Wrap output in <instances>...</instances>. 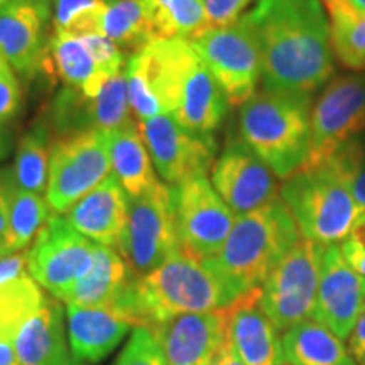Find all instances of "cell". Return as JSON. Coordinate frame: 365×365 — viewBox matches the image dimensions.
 I'll return each mask as SVG.
<instances>
[{
    "label": "cell",
    "mask_w": 365,
    "mask_h": 365,
    "mask_svg": "<svg viewBox=\"0 0 365 365\" xmlns=\"http://www.w3.org/2000/svg\"><path fill=\"white\" fill-rule=\"evenodd\" d=\"M262 49V86L313 97L331 80L335 54L322 0H259L244 14Z\"/></svg>",
    "instance_id": "obj_1"
},
{
    "label": "cell",
    "mask_w": 365,
    "mask_h": 365,
    "mask_svg": "<svg viewBox=\"0 0 365 365\" xmlns=\"http://www.w3.org/2000/svg\"><path fill=\"white\" fill-rule=\"evenodd\" d=\"M237 298L207 262L176 249L148 276L132 272L112 308L137 327L153 328L188 313L217 312Z\"/></svg>",
    "instance_id": "obj_2"
},
{
    "label": "cell",
    "mask_w": 365,
    "mask_h": 365,
    "mask_svg": "<svg viewBox=\"0 0 365 365\" xmlns=\"http://www.w3.org/2000/svg\"><path fill=\"white\" fill-rule=\"evenodd\" d=\"M301 240L299 228L281 198L237 217L220 252L207 266L237 299L261 287L269 274Z\"/></svg>",
    "instance_id": "obj_3"
},
{
    "label": "cell",
    "mask_w": 365,
    "mask_h": 365,
    "mask_svg": "<svg viewBox=\"0 0 365 365\" xmlns=\"http://www.w3.org/2000/svg\"><path fill=\"white\" fill-rule=\"evenodd\" d=\"M312 97L259 90L240 105L242 139L271 168L287 180L304 166L309 150Z\"/></svg>",
    "instance_id": "obj_4"
},
{
    "label": "cell",
    "mask_w": 365,
    "mask_h": 365,
    "mask_svg": "<svg viewBox=\"0 0 365 365\" xmlns=\"http://www.w3.org/2000/svg\"><path fill=\"white\" fill-rule=\"evenodd\" d=\"M281 200L293 215L303 239L322 245L344 242L362 215L352 193L327 164L301 168L284 180Z\"/></svg>",
    "instance_id": "obj_5"
},
{
    "label": "cell",
    "mask_w": 365,
    "mask_h": 365,
    "mask_svg": "<svg viewBox=\"0 0 365 365\" xmlns=\"http://www.w3.org/2000/svg\"><path fill=\"white\" fill-rule=\"evenodd\" d=\"M215 76L230 105H244L262 80V49L254 27L242 16L234 24L212 27L190 41Z\"/></svg>",
    "instance_id": "obj_6"
},
{
    "label": "cell",
    "mask_w": 365,
    "mask_h": 365,
    "mask_svg": "<svg viewBox=\"0 0 365 365\" xmlns=\"http://www.w3.org/2000/svg\"><path fill=\"white\" fill-rule=\"evenodd\" d=\"M180 249L171 188L158 182L145 193L127 198V222L118 252L137 276H148Z\"/></svg>",
    "instance_id": "obj_7"
},
{
    "label": "cell",
    "mask_w": 365,
    "mask_h": 365,
    "mask_svg": "<svg viewBox=\"0 0 365 365\" xmlns=\"http://www.w3.org/2000/svg\"><path fill=\"white\" fill-rule=\"evenodd\" d=\"M325 247L301 237L261 286V307L279 331L313 318Z\"/></svg>",
    "instance_id": "obj_8"
},
{
    "label": "cell",
    "mask_w": 365,
    "mask_h": 365,
    "mask_svg": "<svg viewBox=\"0 0 365 365\" xmlns=\"http://www.w3.org/2000/svg\"><path fill=\"white\" fill-rule=\"evenodd\" d=\"M112 158L105 132L90 130L54 139L46 200L56 213H68L110 176Z\"/></svg>",
    "instance_id": "obj_9"
},
{
    "label": "cell",
    "mask_w": 365,
    "mask_h": 365,
    "mask_svg": "<svg viewBox=\"0 0 365 365\" xmlns=\"http://www.w3.org/2000/svg\"><path fill=\"white\" fill-rule=\"evenodd\" d=\"M178 244L182 252L208 261L220 252L237 220L208 176H193L171 188Z\"/></svg>",
    "instance_id": "obj_10"
},
{
    "label": "cell",
    "mask_w": 365,
    "mask_h": 365,
    "mask_svg": "<svg viewBox=\"0 0 365 365\" xmlns=\"http://www.w3.org/2000/svg\"><path fill=\"white\" fill-rule=\"evenodd\" d=\"M97 244L81 235L68 218L53 215L27 250V272L53 298L65 301L90 271Z\"/></svg>",
    "instance_id": "obj_11"
},
{
    "label": "cell",
    "mask_w": 365,
    "mask_h": 365,
    "mask_svg": "<svg viewBox=\"0 0 365 365\" xmlns=\"http://www.w3.org/2000/svg\"><path fill=\"white\" fill-rule=\"evenodd\" d=\"M365 132V73L330 80L312 110L309 150L303 168H314Z\"/></svg>",
    "instance_id": "obj_12"
},
{
    "label": "cell",
    "mask_w": 365,
    "mask_h": 365,
    "mask_svg": "<svg viewBox=\"0 0 365 365\" xmlns=\"http://www.w3.org/2000/svg\"><path fill=\"white\" fill-rule=\"evenodd\" d=\"M212 185L235 217L247 215L277 198L276 175L242 135L235 134L228 137L213 164Z\"/></svg>",
    "instance_id": "obj_13"
},
{
    "label": "cell",
    "mask_w": 365,
    "mask_h": 365,
    "mask_svg": "<svg viewBox=\"0 0 365 365\" xmlns=\"http://www.w3.org/2000/svg\"><path fill=\"white\" fill-rule=\"evenodd\" d=\"M139 127L158 173L173 186L193 176H207L215 164L213 135H196L182 129L171 115L153 117Z\"/></svg>",
    "instance_id": "obj_14"
},
{
    "label": "cell",
    "mask_w": 365,
    "mask_h": 365,
    "mask_svg": "<svg viewBox=\"0 0 365 365\" xmlns=\"http://www.w3.org/2000/svg\"><path fill=\"white\" fill-rule=\"evenodd\" d=\"M54 0H7L0 7V56L31 78L43 68L53 27Z\"/></svg>",
    "instance_id": "obj_15"
},
{
    "label": "cell",
    "mask_w": 365,
    "mask_h": 365,
    "mask_svg": "<svg viewBox=\"0 0 365 365\" xmlns=\"http://www.w3.org/2000/svg\"><path fill=\"white\" fill-rule=\"evenodd\" d=\"M168 365H212L228 340L227 308L180 314L150 328Z\"/></svg>",
    "instance_id": "obj_16"
},
{
    "label": "cell",
    "mask_w": 365,
    "mask_h": 365,
    "mask_svg": "<svg viewBox=\"0 0 365 365\" xmlns=\"http://www.w3.org/2000/svg\"><path fill=\"white\" fill-rule=\"evenodd\" d=\"M364 298V279L345 261L340 245H327L313 319L346 340L362 312Z\"/></svg>",
    "instance_id": "obj_17"
},
{
    "label": "cell",
    "mask_w": 365,
    "mask_h": 365,
    "mask_svg": "<svg viewBox=\"0 0 365 365\" xmlns=\"http://www.w3.org/2000/svg\"><path fill=\"white\" fill-rule=\"evenodd\" d=\"M228 339L245 365H286L282 336L261 307V287L242 294L230 307Z\"/></svg>",
    "instance_id": "obj_18"
},
{
    "label": "cell",
    "mask_w": 365,
    "mask_h": 365,
    "mask_svg": "<svg viewBox=\"0 0 365 365\" xmlns=\"http://www.w3.org/2000/svg\"><path fill=\"white\" fill-rule=\"evenodd\" d=\"M81 235L100 245L118 247L127 222V195L115 175L103 180L66 213Z\"/></svg>",
    "instance_id": "obj_19"
},
{
    "label": "cell",
    "mask_w": 365,
    "mask_h": 365,
    "mask_svg": "<svg viewBox=\"0 0 365 365\" xmlns=\"http://www.w3.org/2000/svg\"><path fill=\"white\" fill-rule=\"evenodd\" d=\"M66 313L71 355L78 362L97 364L107 359L134 327L112 307L68 304Z\"/></svg>",
    "instance_id": "obj_20"
},
{
    "label": "cell",
    "mask_w": 365,
    "mask_h": 365,
    "mask_svg": "<svg viewBox=\"0 0 365 365\" xmlns=\"http://www.w3.org/2000/svg\"><path fill=\"white\" fill-rule=\"evenodd\" d=\"M228 105L215 76L200 59L182 85L171 117L196 135H213L227 115Z\"/></svg>",
    "instance_id": "obj_21"
},
{
    "label": "cell",
    "mask_w": 365,
    "mask_h": 365,
    "mask_svg": "<svg viewBox=\"0 0 365 365\" xmlns=\"http://www.w3.org/2000/svg\"><path fill=\"white\" fill-rule=\"evenodd\" d=\"M46 296L27 272V252L0 259V339L16 341L17 331Z\"/></svg>",
    "instance_id": "obj_22"
},
{
    "label": "cell",
    "mask_w": 365,
    "mask_h": 365,
    "mask_svg": "<svg viewBox=\"0 0 365 365\" xmlns=\"http://www.w3.org/2000/svg\"><path fill=\"white\" fill-rule=\"evenodd\" d=\"M16 352L21 365H53L70 355L59 299L44 298L43 304L26 319L17 331Z\"/></svg>",
    "instance_id": "obj_23"
},
{
    "label": "cell",
    "mask_w": 365,
    "mask_h": 365,
    "mask_svg": "<svg viewBox=\"0 0 365 365\" xmlns=\"http://www.w3.org/2000/svg\"><path fill=\"white\" fill-rule=\"evenodd\" d=\"M48 75L58 76L65 86L81 90L86 97H97L110 80L95 65L83 41L65 31H53L48 53L43 61Z\"/></svg>",
    "instance_id": "obj_24"
},
{
    "label": "cell",
    "mask_w": 365,
    "mask_h": 365,
    "mask_svg": "<svg viewBox=\"0 0 365 365\" xmlns=\"http://www.w3.org/2000/svg\"><path fill=\"white\" fill-rule=\"evenodd\" d=\"M113 175L124 188L127 198L145 193L158 185L156 173L140 127L134 120L107 134Z\"/></svg>",
    "instance_id": "obj_25"
},
{
    "label": "cell",
    "mask_w": 365,
    "mask_h": 365,
    "mask_svg": "<svg viewBox=\"0 0 365 365\" xmlns=\"http://www.w3.org/2000/svg\"><path fill=\"white\" fill-rule=\"evenodd\" d=\"M130 276V267L120 252L97 244L93 266L71 287L65 303L75 307H112Z\"/></svg>",
    "instance_id": "obj_26"
},
{
    "label": "cell",
    "mask_w": 365,
    "mask_h": 365,
    "mask_svg": "<svg viewBox=\"0 0 365 365\" xmlns=\"http://www.w3.org/2000/svg\"><path fill=\"white\" fill-rule=\"evenodd\" d=\"M282 350L287 365H357L344 340L313 318L284 331Z\"/></svg>",
    "instance_id": "obj_27"
},
{
    "label": "cell",
    "mask_w": 365,
    "mask_h": 365,
    "mask_svg": "<svg viewBox=\"0 0 365 365\" xmlns=\"http://www.w3.org/2000/svg\"><path fill=\"white\" fill-rule=\"evenodd\" d=\"M0 181H2L9 217L7 254L22 252L36 239L41 228L51 220L53 208L41 195L31 193L17 186L11 170L0 173Z\"/></svg>",
    "instance_id": "obj_28"
},
{
    "label": "cell",
    "mask_w": 365,
    "mask_h": 365,
    "mask_svg": "<svg viewBox=\"0 0 365 365\" xmlns=\"http://www.w3.org/2000/svg\"><path fill=\"white\" fill-rule=\"evenodd\" d=\"M156 41H193L212 29L203 0H137Z\"/></svg>",
    "instance_id": "obj_29"
},
{
    "label": "cell",
    "mask_w": 365,
    "mask_h": 365,
    "mask_svg": "<svg viewBox=\"0 0 365 365\" xmlns=\"http://www.w3.org/2000/svg\"><path fill=\"white\" fill-rule=\"evenodd\" d=\"M325 7L333 54L349 70L365 73V12L349 0H322Z\"/></svg>",
    "instance_id": "obj_30"
},
{
    "label": "cell",
    "mask_w": 365,
    "mask_h": 365,
    "mask_svg": "<svg viewBox=\"0 0 365 365\" xmlns=\"http://www.w3.org/2000/svg\"><path fill=\"white\" fill-rule=\"evenodd\" d=\"M100 34L113 41L129 58L143 53L156 41L148 14L137 0H115L105 9Z\"/></svg>",
    "instance_id": "obj_31"
},
{
    "label": "cell",
    "mask_w": 365,
    "mask_h": 365,
    "mask_svg": "<svg viewBox=\"0 0 365 365\" xmlns=\"http://www.w3.org/2000/svg\"><path fill=\"white\" fill-rule=\"evenodd\" d=\"M51 130L44 120L36 122L22 135L17 148L11 175L17 186L43 196L48 190L49 158H51Z\"/></svg>",
    "instance_id": "obj_32"
},
{
    "label": "cell",
    "mask_w": 365,
    "mask_h": 365,
    "mask_svg": "<svg viewBox=\"0 0 365 365\" xmlns=\"http://www.w3.org/2000/svg\"><path fill=\"white\" fill-rule=\"evenodd\" d=\"M91 107H93V129L98 132L108 134L132 122L125 68L105 83L97 97H93Z\"/></svg>",
    "instance_id": "obj_33"
},
{
    "label": "cell",
    "mask_w": 365,
    "mask_h": 365,
    "mask_svg": "<svg viewBox=\"0 0 365 365\" xmlns=\"http://www.w3.org/2000/svg\"><path fill=\"white\" fill-rule=\"evenodd\" d=\"M323 164L340 176L352 193L360 213H365V132L336 149Z\"/></svg>",
    "instance_id": "obj_34"
},
{
    "label": "cell",
    "mask_w": 365,
    "mask_h": 365,
    "mask_svg": "<svg viewBox=\"0 0 365 365\" xmlns=\"http://www.w3.org/2000/svg\"><path fill=\"white\" fill-rule=\"evenodd\" d=\"M113 365H168V362L154 333L149 328L137 327Z\"/></svg>",
    "instance_id": "obj_35"
},
{
    "label": "cell",
    "mask_w": 365,
    "mask_h": 365,
    "mask_svg": "<svg viewBox=\"0 0 365 365\" xmlns=\"http://www.w3.org/2000/svg\"><path fill=\"white\" fill-rule=\"evenodd\" d=\"M80 39L85 43L86 49L90 51L100 71L110 76V78L115 76L117 73L124 71L129 58L125 56V53L113 41L105 38L102 34H86L81 36Z\"/></svg>",
    "instance_id": "obj_36"
},
{
    "label": "cell",
    "mask_w": 365,
    "mask_h": 365,
    "mask_svg": "<svg viewBox=\"0 0 365 365\" xmlns=\"http://www.w3.org/2000/svg\"><path fill=\"white\" fill-rule=\"evenodd\" d=\"M21 107V86L12 66L0 56V125L17 115Z\"/></svg>",
    "instance_id": "obj_37"
},
{
    "label": "cell",
    "mask_w": 365,
    "mask_h": 365,
    "mask_svg": "<svg viewBox=\"0 0 365 365\" xmlns=\"http://www.w3.org/2000/svg\"><path fill=\"white\" fill-rule=\"evenodd\" d=\"M113 0H54L53 31H65L80 14L91 9L110 6Z\"/></svg>",
    "instance_id": "obj_38"
},
{
    "label": "cell",
    "mask_w": 365,
    "mask_h": 365,
    "mask_svg": "<svg viewBox=\"0 0 365 365\" xmlns=\"http://www.w3.org/2000/svg\"><path fill=\"white\" fill-rule=\"evenodd\" d=\"M252 0H203L212 27H225L237 22Z\"/></svg>",
    "instance_id": "obj_39"
},
{
    "label": "cell",
    "mask_w": 365,
    "mask_h": 365,
    "mask_svg": "<svg viewBox=\"0 0 365 365\" xmlns=\"http://www.w3.org/2000/svg\"><path fill=\"white\" fill-rule=\"evenodd\" d=\"M341 254L350 267L365 281V244L357 235H350L341 242Z\"/></svg>",
    "instance_id": "obj_40"
},
{
    "label": "cell",
    "mask_w": 365,
    "mask_h": 365,
    "mask_svg": "<svg viewBox=\"0 0 365 365\" xmlns=\"http://www.w3.org/2000/svg\"><path fill=\"white\" fill-rule=\"evenodd\" d=\"M349 350L357 364H365V303L349 336Z\"/></svg>",
    "instance_id": "obj_41"
},
{
    "label": "cell",
    "mask_w": 365,
    "mask_h": 365,
    "mask_svg": "<svg viewBox=\"0 0 365 365\" xmlns=\"http://www.w3.org/2000/svg\"><path fill=\"white\" fill-rule=\"evenodd\" d=\"M7 235H9V217H7V205L4 198L2 181H0V252L7 254Z\"/></svg>",
    "instance_id": "obj_42"
},
{
    "label": "cell",
    "mask_w": 365,
    "mask_h": 365,
    "mask_svg": "<svg viewBox=\"0 0 365 365\" xmlns=\"http://www.w3.org/2000/svg\"><path fill=\"white\" fill-rule=\"evenodd\" d=\"M0 365H21L14 340L0 339Z\"/></svg>",
    "instance_id": "obj_43"
},
{
    "label": "cell",
    "mask_w": 365,
    "mask_h": 365,
    "mask_svg": "<svg viewBox=\"0 0 365 365\" xmlns=\"http://www.w3.org/2000/svg\"><path fill=\"white\" fill-rule=\"evenodd\" d=\"M212 365H245V364L242 362L239 355H237L234 346L230 344V339H228L227 344L223 345V349L218 352L215 362Z\"/></svg>",
    "instance_id": "obj_44"
},
{
    "label": "cell",
    "mask_w": 365,
    "mask_h": 365,
    "mask_svg": "<svg viewBox=\"0 0 365 365\" xmlns=\"http://www.w3.org/2000/svg\"><path fill=\"white\" fill-rule=\"evenodd\" d=\"M9 149H11V140H9V135L6 129L0 125V161L7 156Z\"/></svg>",
    "instance_id": "obj_45"
},
{
    "label": "cell",
    "mask_w": 365,
    "mask_h": 365,
    "mask_svg": "<svg viewBox=\"0 0 365 365\" xmlns=\"http://www.w3.org/2000/svg\"><path fill=\"white\" fill-rule=\"evenodd\" d=\"M352 234L357 235L359 239L365 244V213H362V215L359 217V220H357V223H355V228H354Z\"/></svg>",
    "instance_id": "obj_46"
},
{
    "label": "cell",
    "mask_w": 365,
    "mask_h": 365,
    "mask_svg": "<svg viewBox=\"0 0 365 365\" xmlns=\"http://www.w3.org/2000/svg\"><path fill=\"white\" fill-rule=\"evenodd\" d=\"M53 365H83V364L78 362V360L73 357V355H66V357L59 359L58 362H54Z\"/></svg>",
    "instance_id": "obj_47"
},
{
    "label": "cell",
    "mask_w": 365,
    "mask_h": 365,
    "mask_svg": "<svg viewBox=\"0 0 365 365\" xmlns=\"http://www.w3.org/2000/svg\"><path fill=\"white\" fill-rule=\"evenodd\" d=\"M349 2L352 4L355 9H359V11L365 12V0H349Z\"/></svg>",
    "instance_id": "obj_48"
},
{
    "label": "cell",
    "mask_w": 365,
    "mask_h": 365,
    "mask_svg": "<svg viewBox=\"0 0 365 365\" xmlns=\"http://www.w3.org/2000/svg\"><path fill=\"white\" fill-rule=\"evenodd\" d=\"M6 2H7V0H0V7H2Z\"/></svg>",
    "instance_id": "obj_49"
},
{
    "label": "cell",
    "mask_w": 365,
    "mask_h": 365,
    "mask_svg": "<svg viewBox=\"0 0 365 365\" xmlns=\"http://www.w3.org/2000/svg\"><path fill=\"white\" fill-rule=\"evenodd\" d=\"M2 257H6V255H4L2 252H0V259H2Z\"/></svg>",
    "instance_id": "obj_50"
},
{
    "label": "cell",
    "mask_w": 365,
    "mask_h": 365,
    "mask_svg": "<svg viewBox=\"0 0 365 365\" xmlns=\"http://www.w3.org/2000/svg\"><path fill=\"white\" fill-rule=\"evenodd\" d=\"M364 291H365V281H364Z\"/></svg>",
    "instance_id": "obj_51"
},
{
    "label": "cell",
    "mask_w": 365,
    "mask_h": 365,
    "mask_svg": "<svg viewBox=\"0 0 365 365\" xmlns=\"http://www.w3.org/2000/svg\"><path fill=\"white\" fill-rule=\"evenodd\" d=\"M286 365H287V364H286Z\"/></svg>",
    "instance_id": "obj_52"
},
{
    "label": "cell",
    "mask_w": 365,
    "mask_h": 365,
    "mask_svg": "<svg viewBox=\"0 0 365 365\" xmlns=\"http://www.w3.org/2000/svg\"><path fill=\"white\" fill-rule=\"evenodd\" d=\"M364 365H365V364H364Z\"/></svg>",
    "instance_id": "obj_53"
}]
</instances>
